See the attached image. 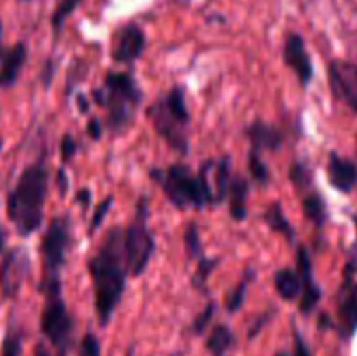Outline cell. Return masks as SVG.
Segmentation results:
<instances>
[{
	"label": "cell",
	"mask_w": 357,
	"mask_h": 356,
	"mask_svg": "<svg viewBox=\"0 0 357 356\" xmlns=\"http://www.w3.org/2000/svg\"><path fill=\"white\" fill-rule=\"evenodd\" d=\"M91 283L94 293V309L101 327L112 321L115 309L126 292L131 265L124 243V229L114 227L107 232L98 250L87 260Z\"/></svg>",
	"instance_id": "6da1fadb"
},
{
	"label": "cell",
	"mask_w": 357,
	"mask_h": 356,
	"mask_svg": "<svg viewBox=\"0 0 357 356\" xmlns=\"http://www.w3.org/2000/svg\"><path fill=\"white\" fill-rule=\"evenodd\" d=\"M49 173L42 159L28 164L6 199L7 218L21 237L37 232L44 223Z\"/></svg>",
	"instance_id": "7a4b0ae2"
},
{
	"label": "cell",
	"mask_w": 357,
	"mask_h": 356,
	"mask_svg": "<svg viewBox=\"0 0 357 356\" xmlns=\"http://www.w3.org/2000/svg\"><path fill=\"white\" fill-rule=\"evenodd\" d=\"M213 166L215 161H206L201 170L194 173L187 164L176 163L167 168H152L150 178L178 209H202L208 205H216Z\"/></svg>",
	"instance_id": "3957f363"
},
{
	"label": "cell",
	"mask_w": 357,
	"mask_h": 356,
	"mask_svg": "<svg viewBox=\"0 0 357 356\" xmlns=\"http://www.w3.org/2000/svg\"><path fill=\"white\" fill-rule=\"evenodd\" d=\"M94 103L108 112V129L122 133L132 124L143 93L135 77L128 72H108L103 87L93 91Z\"/></svg>",
	"instance_id": "277c9868"
},
{
	"label": "cell",
	"mask_w": 357,
	"mask_h": 356,
	"mask_svg": "<svg viewBox=\"0 0 357 356\" xmlns=\"http://www.w3.org/2000/svg\"><path fill=\"white\" fill-rule=\"evenodd\" d=\"M146 115L152 121L157 135L174 150L187 156L190 149L188 140V126H190V112L187 108L183 87L176 86L167 91L155 103H152L146 110Z\"/></svg>",
	"instance_id": "5b68a950"
},
{
	"label": "cell",
	"mask_w": 357,
	"mask_h": 356,
	"mask_svg": "<svg viewBox=\"0 0 357 356\" xmlns=\"http://www.w3.org/2000/svg\"><path fill=\"white\" fill-rule=\"evenodd\" d=\"M38 292L44 295V306L40 313L42 335L56 349V356H65L72 344L73 320L63 299L61 279L40 281Z\"/></svg>",
	"instance_id": "8992f818"
},
{
	"label": "cell",
	"mask_w": 357,
	"mask_h": 356,
	"mask_svg": "<svg viewBox=\"0 0 357 356\" xmlns=\"http://www.w3.org/2000/svg\"><path fill=\"white\" fill-rule=\"evenodd\" d=\"M124 243L131 276L138 278L149 267L150 258L155 251V237L149 227V199L145 195L136 202L135 216L124 229Z\"/></svg>",
	"instance_id": "52a82bcc"
},
{
	"label": "cell",
	"mask_w": 357,
	"mask_h": 356,
	"mask_svg": "<svg viewBox=\"0 0 357 356\" xmlns=\"http://www.w3.org/2000/svg\"><path fill=\"white\" fill-rule=\"evenodd\" d=\"M70 244H72V223L68 216H56L49 222L40 239L42 255V279H61V269L66 262Z\"/></svg>",
	"instance_id": "ba28073f"
},
{
	"label": "cell",
	"mask_w": 357,
	"mask_h": 356,
	"mask_svg": "<svg viewBox=\"0 0 357 356\" xmlns=\"http://www.w3.org/2000/svg\"><path fill=\"white\" fill-rule=\"evenodd\" d=\"M31 272V258L24 246H13L0 262V295L6 300L16 299Z\"/></svg>",
	"instance_id": "9c48e42d"
},
{
	"label": "cell",
	"mask_w": 357,
	"mask_h": 356,
	"mask_svg": "<svg viewBox=\"0 0 357 356\" xmlns=\"http://www.w3.org/2000/svg\"><path fill=\"white\" fill-rule=\"evenodd\" d=\"M331 94L357 114V65L345 59H333L328 66Z\"/></svg>",
	"instance_id": "30bf717a"
},
{
	"label": "cell",
	"mask_w": 357,
	"mask_h": 356,
	"mask_svg": "<svg viewBox=\"0 0 357 356\" xmlns=\"http://www.w3.org/2000/svg\"><path fill=\"white\" fill-rule=\"evenodd\" d=\"M146 37L138 23H128L115 31L110 45V56L119 65H131L142 58Z\"/></svg>",
	"instance_id": "8fae6325"
},
{
	"label": "cell",
	"mask_w": 357,
	"mask_h": 356,
	"mask_svg": "<svg viewBox=\"0 0 357 356\" xmlns=\"http://www.w3.org/2000/svg\"><path fill=\"white\" fill-rule=\"evenodd\" d=\"M345 274L337 295V330L342 339L354 337L357 332V281Z\"/></svg>",
	"instance_id": "7c38bea8"
},
{
	"label": "cell",
	"mask_w": 357,
	"mask_h": 356,
	"mask_svg": "<svg viewBox=\"0 0 357 356\" xmlns=\"http://www.w3.org/2000/svg\"><path fill=\"white\" fill-rule=\"evenodd\" d=\"M282 59L286 66L298 77L300 84L303 87L309 86L310 80L314 79V63L302 35L296 31L286 35L284 45H282Z\"/></svg>",
	"instance_id": "4fadbf2b"
},
{
	"label": "cell",
	"mask_w": 357,
	"mask_h": 356,
	"mask_svg": "<svg viewBox=\"0 0 357 356\" xmlns=\"http://www.w3.org/2000/svg\"><path fill=\"white\" fill-rule=\"evenodd\" d=\"M296 271L302 279V297H300V313L310 314L319 304L323 297V290L314 279L312 262H310L309 250L305 246H300L296 251Z\"/></svg>",
	"instance_id": "5bb4252c"
},
{
	"label": "cell",
	"mask_w": 357,
	"mask_h": 356,
	"mask_svg": "<svg viewBox=\"0 0 357 356\" xmlns=\"http://www.w3.org/2000/svg\"><path fill=\"white\" fill-rule=\"evenodd\" d=\"M328 180L331 187L342 194H351L357 187V164L340 154L330 152L328 156Z\"/></svg>",
	"instance_id": "9a60e30c"
},
{
	"label": "cell",
	"mask_w": 357,
	"mask_h": 356,
	"mask_svg": "<svg viewBox=\"0 0 357 356\" xmlns=\"http://www.w3.org/2000/svg\"><path fill=\"white\" fill-rule=\"evenodd\" d=\"M28 59V45L23 40L6 49L0 59V89H10L16 86Z\"/></svg>",
	"instance_id": "2e32d148"
},
{
	"label": "cell",
	"mask_w": 357,
	"mask_h": 356,
	"mask_svg": "<svg viewBox=\"0 0 357 356\" xmlns=\"http://www.w3.org/2000/svg\"><path fill=\"white\" fill-rule=\"evenodd\" d=\"M246 136L251 143V150H257L261 154V150L275 152L284 143V133L268 122L253 121L246 128Z\"/></svg>",
	"instance_id": "e0dca14e"
},
{
	"label": "cell",
	"mask_w": 357,
	"mask_h": 356,
	"mask_svg": "<svg viewBox=\"0 0 357 356\" xmlns=\"http://www.w3.org/2000/svg\"><path fill=\"white\" fill-rule=\"evenodd\" d=\"M248 195H250V181L241 175H234L229 187V212L236 222H243L248 216Z\"/></svg>",
	"instance_id": "ac0fdd59"
},
{
	"label": "cell",
	"mask_w": 357,
	"mask_h": 356,
	"mask_svg": "<svg viewBox=\"0 0 357 356\" xmlns=\"http://www.w3.org/2000/svg\"><path fill=\"white\" fill-rule=\"evenodd\" d=\"M274 288L282 300H295L302 297V279L298 271L291 267L279 269L274 274Z\"/></svg>",
	"instance_id": "d6986e66"
},
{
	"label": "cell",
	"mask_w": 357,
	"mask_h": 356,
	"mask_svg": "<svg viewBox=\"0 0 357 356\" xmlns=\"http://www.w3.org/2000/svg\"><path fill=\"white\" fill-rule=\"evenodd\" d=\"M298 194L302 195L303 215H305L310 222L316 223L317 227H323L328 220V209L323 195H321L314 187L305 188V191L298 192Z\"/></svg>",
	"instance_id": "ffe728a7"
},
{
	"label": "cell",
	"mask_w": 357,
	"mask_h": 356,
	"mask_svg": "<svg viewBox=\"0 0 357 356\" xmlns=\"http://www.w3.org/2000/svg\"><path fill=\"white\" fill-rule=\"evenodd\" d=\"M261 218L267 223L268 229L284 236L288 243H293V241H295V227H293L291 223H289V220L286 218L281 202H272V205L264 212Z\"/></svg>",
	"instance_id": "44dd1931"
},
{
	"label": "cell",
	"mask_w": 357,
	"mask_h": 356,
	"mask_svg": "<svg viewBox=\"0 0 357 356\" xmlns=\"http://www.w3.org/2000/svg\"><path fill=\"white\" fill-rule=\"evenodd\" d=\"M234 342H236L234 332L227 325H216L211 330V334H209L208 341H206V348H208L211 355L223 356L232 348Z\"/></svg>",
	"instance_id": "7402d4cb"
},
{
	"label": "cell",
	"mask_w": 357,
	"mask_h": 356,
	"mask_svg": "<svg viewBox=\"0 0 357 356\" xmlns=\"http://www.w3.org/2000/svg\"><path fill=\"white\" fill-rule=\"evenodd\" d=\"M84 0H59L58 6L54 7V10H52L51 14V28L54 37H59V34H61L63 28H65L66 20L75 13L77 7Z\"/></svg>",
	"instance_id": "603a6c76"
},
{
	"label": "cell",
	"mask_w": 357,
	"mask_h": 356,
	"mask_svg": "<svg viewBox=\"0 0 357 356\" xmlns=\"http://www.w3.org/2000/svg\"><path fill=\"white\" fill-rule=\"evenodd\" d=\"M21 353H23V332L20 327L10 323L2 339L0 356H21Z\"/></svg>",
	"instance_id": "cb8c5ba5"
},
{
	"label": "cell",
	"mask_w": 357,
	"mask_h": 356,
	"mask_svg": "<svg viewBox=\"0 0 357 356\" xmlns=\"http://www.w3.org/2000/svg\"><path fill=\"white\" fill-rule=\"evenodd\" d=\"M220 265V258H209V257H202L197 260V267H195L194 276H192V285L195 286L197 290L204 292L206 286H208L209 276L213 274L216 267Z\"/></svg>",
	"instance_id": "d4e9b609"
},
{
	"label": "cell",
	"mask_w": 357,
	"mask_h": 356,
	"mask_svg": "<svg viewBox=\"0 0 357 356\" xmlns=\"http://www.w3.org/2000/svg\"><path fill=\"white\" fill-rule=\"evenodd\" d=\"M248 168H250V175L258 185H267L271 180V171H268L267 164L261 159V154L257 150H250L248 154Z\"/></svg>",
	"instance_id": "484cf974"
},
{
	"label": "cell",
	"mask_w": 357,
	"mask_h": 356,
	"mask_svg": "<svg viewBox=\"0 0 357 356\" xmlns=\"http://www.w3.org/2000/svg\"><path fill=\"white\" fill-rule=\"evenodd\" d=\"M185 248H187L188 257L194 258V260L204 257V248H202L201 236H199L197 223H188L187 230H185Z\"/></svg>",
	"instance_id": "4316f807"
},
{
	"label": "cell",
	"mask_w": 357,
	"mask_h": 356,
	"mask_svg": "<svg viewBox=\"0 0 357 356\" xmlns=\"http://www.w3.org/2000/svg\"><path fill=\"white\" fill-rule=\"evenodd\" d=\"M289 180L298 192L312 187V173H310L309 166L303 163H295L289 168Z\"/></svg>",
	"instance_id": "83f0119b"
},
{
	"label": "cell",
	"mask_w": 357,
	"mask_h": 356,
	"mask_svg": "<svg viewBox=\"0 0 357 356\" xmlns=\"http://www.w3.org/2000/svg\"><path fill=\"white\" fill-rule=\"evenodd\" d=\"M251 281V271L250 274H244V278L241 279L239 285L236 286V288L232 290V293H230L229 297H227V311L229 313H236V311H239L241 307H243L244 300H246V293H248V283Z\"/></svg>",
	"instance_id": "f1b7e54d"
},
{
	"label": "cell",
	"mask_w": 357,
	"mask_h": 356,
	"mask_svg": "<svg viewBox=\"0 0 357 356\" xmlns=\"http://www.w3.org/2000/svg\"><path fill=\"white\" fill-rule=\"evenodd\" d=\"M112 205H114V195H108V198H105L103 201L100 202V205L96 206V209H94V215L93 218H91V223H89V236H93L94 230L98 229V227L101 225V222L105 220V216L108 215V212H110Z\"/></svg>",
	"instance_id": "f546056e"
},
{
	"label": "cell",
	"mask_w": 357,
	"mask_h": 356,
	"mask_svg": "<svg viewBox=\"0 0 357 356\" xmlns=\"http://www.w3.org/2000/svg\"><path fill=\"white\" fill-rule=\"evenodd\" d=\"M79 356H101L100 339L91 332L84 335L79 346Z\"/></svg>",
	"instance_id": "4dcf8cb0"
},
{
	"label": "cell",
	"mask_w": 357,
	"mask_h": 356,
	"mask_svg": "<svg viewBox=\"0 0 357 356\" xmlns=\"http://www.w3.org/2000/svg\"><path fill=\"white\" fill-rule=\"evenodd\" d=\"M213 314H215V302H209L197 316L194 318V323H192V332H195L197 335L204 334L206 328H208L209 321H211Z\"/></svg>",
	"instance_id": "1f68e13d"
},
{
	"label": "cell",
	"mask_w": 357,
	"mask_h": 356,
	"mask_svg": "<svg viewBox=\"0 0 357 356\" xmlns=\"http://www.w3.org/2000/svg\"><path fill=\"white\" fill-rule=\"evenodd\" d=\"M59 154H61L63 164L70 163L77 154V142L72 135H63L61 143H59Z\"/></svg>",
	"instance_id": "d6a6232c"
},
{
	"label": "cell",
	"mask_w": 357,
	"mask_h": 356,
	"mask_svg": "<svg viewBox=\"0 0 357 356\" xmlns=\"http://www.w3.org/2000/svg\"><path fill=\"white\" fill-rule=\"evenodd\" d=\"M291 356H310L309 346L307 342L303 341V337L300 335V332H295V348H293V355Z\"/></svg>",
	"instance_id": "836d02e7"
},
{
	"label": "cell",
	"mask_w": 357,
	"mask_h": 356,
	"mask_svg": "<svg viewBox=\"0 0 357 356\" xmlns=\"http://www.w3.org/2000/svg\"><path fill=\"white\" fill-rule=\"evenodd\" d=\"M86 131L89 133V136L93 140H100L101 133H103V124L100 122V119H91V121L87 122Z\"/></svg>",
	"instance_id": "e575fe53"
},
{
	"label": "cell",
	"mask_w": 357,
	"mask_h": 356,
	"mask_svg": "<svg viewBox=\"0 0 357 356\" xmlns=\"http://www.w3.org/2000/svg\"><path fill=\"white\" fill-rule=\"evenodd\" d=\"M56 185H58V191H59V195H65L66 192H68V187H70V181L68 178H66V173L63 168H59L58 173H56Z\"/></svg>",
	"instance_id": "d590c367"
},
{
	"label": "cell",
	"mask_w": 357,
	"mask_h": 356,
	"mask_svg": "<svg viewBox=\"0 0 357 356\" xmlns=\"http://www.w3.org/2000/svg\"><path fill=\"white\" fill-rule=\"evenodd\" d=\"M345 274H352V276H357V244L354 248H352L351 251V257H349L347 264H345V269H344Z\"/></svg>",
	"instance_id": "8d00e7d4"
},
{
	"label": "cell",
	"mask_w": 357,
	"mask_h": 356,
	"mask_svg": "<svg viewBox=\"0 0 357 356\" xmlns=\"http://www.w3.org/2000/svg\"><path fill=\"white\" fill-rule=\"evenodd\" d=\"M52 73H54V66H52L51 59H47V61H45L44 70H42V84H44L45 89H49V86H51Z\"/></svg>",
	"instance_id": "74e56055"
},
{
	"label": "cell",
	"mask_w": 357,
	"mask_h": 356,
	"mask_svg": "<svg viewBox=\"0 0 357 356\" xmlns=\"http://www.w3.org/2000/svg\"><path fill=\"white\" fill-rule=\"evenodd\" d=\"M77 201L79 202H82V206H89V202H91V192H89V188H82V191H79L77 192Z\"/></svg>",
	"instance_id": "f35d334b"
},
{
	"label": "cell",
	"mask_w": 357,
	"mask_h": 356,
	"mask_svg": "<svg viewBox=\"0 0 357 356\" xmlns=\"http://www.w3.org/2000/svg\"><path fill=\"white\" fill-rule=\"evenodd\" d=\"M77 105H79V110L82 114H86L89 110V101H87L86 94H77Z\"/></svg>",
	"instance_id": "ab89813d"
},
{
	"label": "cell",
	"mask_w": 357,
	"mask_h": 356,
	"mask_svg": "<svg viewBox=\"0 0 357 356\" xmlns=\"http://www.w3.org/2000/svg\"><path fill=\"white\" fill-rule=\"evenodd\" d=\"M33 356H54V355H52V353L49 351L47 348H45L44 342H38V344L35 346V353H33Z\"/></svg>",
	"instance_id": "60d3db41"
},
{
	"label": "cell",
	"mask_w": 357,
	"mask_h": 356,
	"mask_svg": "<svg viewBox=\"0 0 357 356\" xmlns=\"http://www.w3.org/2000/svg\"><path fill=\"white\" fill-rule=\"evenodd\" d=\"M6 243H7V230L3 229L0 223V255L6 253Z\"/></svg>",
	"instance_id": "b9f144b4"
},
{
	"label": "cell",
	"mask_w": 357,
	"mask_h": 356,
	"mask_svg": "<svg viewBox=\"0 0 357 356\" xmlns=\"http://www.w3.org/2000/svg\"><path fill=\"white\" fill-rule=\"evenodd\" d=\"M2 37H3V21L0 20V59H2L3 52H6V49H3L2 45Z\"/></svg>",
	"instance_id": "7bdbcfd3"
},
{
	"label": "cell",
	"mask_w": 357,
	"mask_h": 356,
	"mask_svg": "<svg viewBox=\"0 0 357 356\" xmlns=\"http://www.w3.org/2000/svg\"><path fill=\"white\" fill-rule=\"evenodd\" d=\"M126 356H135V349H132V348H129L128 355H126Z\"/></svg>",
	"instance_id": "ee69618b"
},
{
	"label": "cell",
	"mask_w": 357,
	"mask_h": 356,
	"mask_svg": "<svg viewBox=\"0 0 357 356\" xmlns=\"http://www.w3.org/2000/svg\"><path fill=\"white\" fill-rule=\"evenodd\" d=\"M275 356H291V355H288V353H278Z\"/></svg>",
	"instance_id": "f6af8a7d"
},
{
	"label": "cell",
	"mask_w": 357,
	"mask_h": 356,
	"mask_svg": "<svg viewBox=\"0 0 357 356\" xmlns=\"http://www.w3.org/2000/svg\"><path fill=\"white\" fill-rule=\"evenodd\" d=\"M352 220H354V225H356V230H357V215L352 216Z\"/></svg>",
	"instance_id": "bcb514c9"
},
{
	"label": "cell",
	"mask_w": 357,
	"mask_h": 356,
	"mask_svg": "<svg viewBox=\"0 0 357 356\" xmlns=\"http://www.w3.org/2000/svg\"><path fill=\"white\" fill-rule=\"evenodd\" d=\"M2 147H3V140L0 138V152H2Z\"/></svg>",
	"instance_id": "7dc6e473"
},
{
	"label": "cell",
	"mask_w": 357,
	"mask_h": 356,
	"mask_svg": "<svg viewBox=\"0 0 357 356\" xmlns=\"http://www.w3.org/2000/svg\"><path fill=\"white\" fill-rule=\"evenodd\" d=\"M17 2H21V3H26V2H31V0H17Z\"/></svg>",
	"instance_id": "c3c4849f"
},
{
	"label": "cell",
	"mask_w": 357,
	"mask_h": 356,
	"mask_svg": "<svg viewBox=\"0 0 357 356\" xmlns=\"http://www.w3.org/2000/svg\"><path fill=\"white\" fill-rule=\"evenodd\" d=\"M356 145H357V138H356Z\"/></svg>",
	"instance_id": "681fc988"
}]
</instances>
